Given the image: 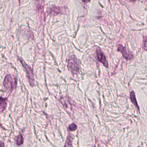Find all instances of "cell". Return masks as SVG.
I'll return each mask as SVG.
<instances>
[{
	"label": "cell",
	"instance_id": "cell-1",
	"mask_svg": "<svg viewBox=\"0 0 147 147\" xmlns=\"http://www.w3.org/2000/svg\"><path fill=\"white\" fill-rule=\"evenodd\" d=\"M67 67L72 74H77L80 70V63L79 60L74 55L69 57L67 60Z\"/></svg>",
	"mask_w": 147,
	"mask_h": 147
},
{
	"label": "cell",
	"instance_id": "cell-2",
	"mask_svg": "<svg viewBox=\"0 0 147 147\" xmlns=\"http://www.w3.org/2000/svg\"><path fill=\"white\" fill-rule=\"evenodd\" d=\"M19 60L21 62L23 67L24 68L26 72V74L27 75L28 79H29V82L31 86H34V77H33V72L31 68L27 65L25 62L22 60V58H19Z\"/></svg>",
	"mask_w": 147,
	"mask_h": 147
},
{
	"label": "cell",
	"instance_id": "cell-3",
	"mask_svg": "<svg viewBox=\"0 0 147 147\" xmlns=\"http://www.w3.org/2000/svg\"><path fill=\"white\" fill-rule=\"evenodd\" d=\"M96 56L99 61L102 63L106 67H108V63L106 57L102 52L100 48H98L96 50Z\"/></svg>",
	"mask_w": 147,
	"mask_h": 147
},
{
	"label": "cell",
	"instance_id": "cell-4",
	"mask_svg": "<svg viewBox=\"0 0 147 147\" xmlns=\"http://www.w3.org/2000/svg\"><path fill=\"white\" fill-rule=\"evenodd\" d=\"M14 80L11 76H6L4 82V87L6 90H12L14 88Z\"/></svg>",
	"mask_w": 147,
	"mask_h": 147
},
{
	"label": "cell",
	"instance_id": "cell-5",
	"mask_svg": "<svg viewBox=\"0 0 147 147\" xmlns=\"http://www.w3.org/2000/svg\"><path fill=\"white\" fill-rule=\"evenodd\" d=\"M117 51L122 54L124 58L126 60H130L133 58V55L129 53L126 48L122 45H117Z\"/></svg>",
	"mask_w": 147,
	"mask_h": 147
},
{
	"label": "cell",
	"instance_id": "cell-6",
	"mask_svg": "<svg viewBox=\"0 0 147 147\" xmlns=\"http://www.w3.org/2000/svg\"><path fill=\"white\" fill-rule=\"evenodd\" d=\"M7 107V99L1 97L0 98V113L3 112Z\"/></svg>",
	"mask_w": 147,
	"mask_h": 147
},
{
	"label": "cell",
	"instance_id": "cell-7",
	"mask_svg": "<svg viewBox=\"0 0 147 147\" xmlns=\"http://www.w3.org/2000/svg\"><path fill=\"white\" fill-rule=\"evenodd\" d=\"M130 99L131 102L133 103V105L137 108V109L139 110V107L137 101L136 99V94H135V92L134 91H131L130 93Z\"/></svg>",
	"mask_w": 147,
	"mask_h": 147
},
{
	"label": "cell",
	"instance_id": "cell-8",
	"mask_svg": "<svg viewBox=\"0 0 147 147\" xmlns=\"http://www.w3.org/2000/svg\"><path fill=\"white\" fill-rule=\"evenodd\" d=\"M15 141H16L17 145H19V146L23 144L24 142V139L22 135H19L16 136L15 138Z\"/></svg>",
	"mask_w": 147,
	"mask_h": 147
},
{
	"label": "cell",
	"instance_id": "cell-9",
	"mask_svg": "<svg viewBox=\"0 0 147 147\" xmlns=\"http://www.w3.org/2000/svg\"><path fill=\"white\" fill-rule=\"evenodd\" d=\"M72 140H71V137L70 136H68L67 138V141L65 143L64 147H72Z\"/></svg>",
	"mask_w": 147,
	"mask_h": 147
},
{
	"label": "cell",
	"instance_id": "cell-10",
	"mask_svg": "<svg viewBox=\"0 0 147 147\" xmlns=\"http://www.w3.org/2000/svg\"><path fill=\"white\" fill-rule=\"evenodd\" d=\"M77 128V125L75 123H72L69 126V130L71 131H74Z\"/></svg>",
	"mask_w": 147,
	"mask_h": 147
},
{
	"label": "cell",
	"instance_id": "cell-11",
	"mask_svg": "<svg viewBox=\"0 0 147 147\" xmlns=\"http://www.w3.org/2000/svg\"><path fill=\"white\" fill-rule=\"evenodd\" d=\"M143 40V45L144 46V48L145 50L146 51V43H147V37H146V36L144 37Z\"/></svg>",
	"mask_w": 147,
	"mask_h": 147
},
{
	"label": "cell",
	"instance_id": "cell-12",
	"mask_svg": "<svg viewBox=\"0 0 147 147\" xmlns=\"http://www.w3.org/2000/svg\"><path fill=\"white\" fill-rule=\"evenodd\" d=\"M0 147H5V144L2 141H0Z\"/></svg>",
	"mask_w": 147,
	"mask_h": 147
}]
</instances>
